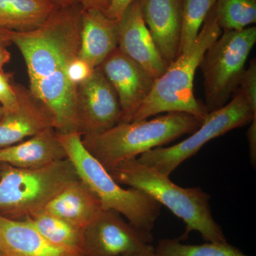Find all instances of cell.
<instances>
[{
  "instance_id": "6da1fadb",
  "label": "cell",
  "mask_w": 256,
  "mask_h": 256,
  "mask_svg": "<svg viewBox=\"0 0 256 256\" xmlns=\"http://www.w3.org/2000/svg\"><path fill=\"white\" fill-rule=\"evenodd\" d=\"M80 3L60 6L40 28L10 32V41L22 55L28 90L52 116L58 134L78 132L76 88L68 77L70 62L80 50Z\"/></svg>"
},
{
  "instance_id": "7a4b0ae2",
  "label": "cell",
  "mask_w": 256,
  "mask_h": 256,
  "mask_svg": "<svg viewBox=\"0 0 256 256\" xmlns=\"http://www.w3.org/2000/svg\"><path fill=\"white\" fill-rule=\"evenodd\" d=\"M109 173L119 184L144 192L181 218L185 232L180 240L188 238L190 232H197L205 242H228L222 227L214 220L210 196L202 188L178 186L170 176L142 164L137 158L120 163Z\"/></svg>"
},
{
  "instance_id": "3957f363",
  "label": "cell",
  "mask_w": 256,
  "mask_h": 256,
  "mask_svg": "<svg viewBox=\"0 0 256 256\" xmlns=\"http://www.w3.org/2000/svg\"><path fill=\"white\" fill-rule=\"evenodd\" d=\"M222 34L214 4L195 41L168 65L162 75L154 80L150 94L130 122L170 112H186L203 121L208 111L205 104L195 98L194 79L205 52Z\"/></svg>"
},
{
  "instance_id": "277c9868",
  "label": "cell",
  "mask_w": 256,
  "mask_h": 256,
  "mask_svg": "<svg viewBox=\"0 0 256 256\" xmlns=\"http://www.w3.org/2000/svg\"><path fill=\"white\" fill-rule=\"evenodd\" d=\"M202 124L191 114L170 112L154 119L118 124L100 134L82 136V141L109 172L122 162L192 134Z\"/></svg>"
},
{
  "instance_id": "5b68a950",
  "label": "cell",
  "mask_w": 256,
  "mask_h": 256,
  "mask_svg": "<svg viewBox=\"0 0 256 256\" xmlns=\"http://www.w3.org/2000/svg\"><path fill=\"white\" fill-rule=\"evenodd\" d=\"M58 137L79 178L97 196L102 210H116L138 228L152 232L162 205L140 190L122 188L86 148L80 132Z\"/></svg>"
},
{
  "instance_id": "8992f818",
  "label": "cell",
  "mask_w": 256,
  "mask_h": 256,
  "mask_svg": "<svg viewBox=\"0 0 256 256\" xmlns=\"http://www.w3.org/2000/svg\"><path fill=\"white\" fill-rule=\"evenodd\" d=\"M4 165L0 174V215L14 220L41 212L57 194L79 180L68 158L36 169Z\"/></svg>"
},
{
  "instance_id": "52a82bcc",
  "label": "cell",
  "mask_w": 256,
  "mask_h": 256,
  "mask_svg": "<svg viewBox=\"0 0 256 256\" xmlns=\"http://www.w3.org/2000/svg\"><path fill=\"white\" fill-rule=\"evenodd\" d=\"M256 43V26L225 31L205 52L198 68L203 74L208 112L226 105L236 92Z\"/></svg>"
},
{
  "instance_id": "ba28073f",
  "label": "cell",
  "mask_w": 256,
  "mask_h": 256,
  "mask_svg": "<svg viewBox=\"0 0 256 256\" xmlns=\"http://www.w3.org/2000/svg\"><path fill=\"white\" fill-rule=\"evenodd\" d=\"M254 118L256 114L245 98L236 92L226 105L208 112L200 128L184 140L169 148L158 146L143 153L137 159L142 164L170 176L184 162L195 156L212 140L250 124Z\"/></svg>"
},
{
  "instance_id": "9c48e42d",
  "label": "cell",
  "mask_w": 256,
  "mask_h": 256,
  "mask_svg": "<svg viewBox=\"0 0 256 256\" xmlns=\"http://www.w3.org/2000/svg\"><path fill=\"white\" fill-rule=\"evenodd\" d=\"M84 239L85 256H124L152 248L154 238L118 212L102 210L84 228Z\"/></svg>"
},
{
  "instance_id": "30bf717a",
  "label": "cell",
  "mask_w": 256,
  "mask_h": 256,
  "mask_svg": "<svg viewBox=\"0 0 256 256\" xmlns=\"http://www.w3.org/2000/svg\"><path fill=\"white\" fill-rule=\"evenodd\" d=\"M76 108L82 136L100 134L120 122L118 97L98 67L77 86Z\"/></svg>"
},
{
  "instance_id": "8fae6325",
  "label": "cell",
  "mask_w": 256,
  "mask_h": 256,
  "mask_svg": "<svg viewBox=\"0 0 256 256\" xmlns=\"http://www.w3.org/2000/svg\"><path fill=\"white\" fill-rule=\"evenodd\" d=\"M98 68L117 94L122 117L130 122L150 94L154 80L118 48L108 56Z\"/></svg>"
},
{
  "instance_id": "7c38bea8",
  "label": "cell",
  "mask_w": 256,
  "mask_h": 256,
  "mask_svg": "<svg viewBox=\"0 0 256 256\" xmlns=\"http://www.w3.org/2000/svg\"><path fill=\"white\" fill-rule=\"evenodd\" d=\"M118 48L154 80L168 68L143 20L138 0L128 6L118 20Z\"/></svg>"
},
{
  "instance_id": "4fadbf2b",
  "label": "cell",
  "mask_w": 256,
  "mask_h": 256,
  "mask_svg": "<svg viewBox=\"0 0 256 256\" xmlns=\"http://www.w3.org/2000/svg\"><path fill=\"white\" fill-rule=\"evenodd\" d=\"M18 104L4 111L0 118V149L14 146L48 129L54 128L53 118L28 88L14 84ZM55 129V128H54Z\"/></svg>"
},
{
  "instance_id": "5bb4252c",
  "label": "cell",
  "mask_w": 256,
  "mask_h": 256,
  "mask_svg": "<svg viewBox=\"0 0 256 256\" xmlns=\"http://www.w3.org/2000/svg\"><path fill=\"white\" fill-rule=\"evenodd\" d=\"M143 20L168 65L180 55L182 0H138Z\"/></svg>"
},
{
  "instance_id": "9a60e30c",
  "label": "cell",
  "mask_w": 256,
  "mask_h": 256,
  "mask_svg": "<svg viewBox=\"0 0 256 256\" xmlns=\"http://www.w3.org/2000/svg\"><path fill=\"white\" fill-rule=\"evenodd\" d=\"M68 158L54 128H48L22 142L0 149V164L22 169L44 168Z\"/></svg>"
},
{
  "instance_id": "2e32d148",
  "label": "cell",
  "mask_w": 256,
  "mask_h": 256,
  "mask_svg": "<svg viewBox=\"0 0 256 256\" xmlns=\"http://www.w3.org/2000/svg\"><path fill=\"white\" fill-rule=\"evenodd\" d=\"M118 46V21L97 10H82L78 56L97 68Z\"/></svg>"
},
{
  "instance_id": "e0dca14e",
  "label": "cell",
  "mask_w": 256,
  "mask_h": 256,
  "mask_svg": "<svg viewBox=\"0 0 256 256\" xmlns=\"http://www.w3.org/2000/svg\"><path fill=\"white\" fill-rule=\"evenodd\" d=\"M0 252L4 256H84L52 244L25 220L2 215Z\"/></svg>"
},
{
  "instance_id": "ac0fdd59",
  "label": "cell",
  "mask_w": 256,
  "mask_h": 256,
  "mask_svg": "<svg viewBox=\"0 0 256 256\" xmlns=\"http://www.w3.org/2000/svg\"><path fill=\"white\" fill-rule=\"evenodd\" d=\"M102 210L98 198L79 178L57 194L42 212L84 229Z\"/></svg>"
},
{
  "instance_id": "d6986e66",
  "label": "cell",
  "mask_w": 256,
  "mask_h": 256,
  "mask_svg": "<svg viewBox=\"0 0 256 256\" xmlns=\"http://www.w3.org/2000/svg\"><path fill=\"white\" fill-rule=\"evenodd\" d=\"M60 6L52 0H0V28L32 31L42 26Z\"/></svg>"
},
{
  "instance_id": "ffe728a7",
  "label": "cell",
  "mask_w": 256,
  "mask_h": 256,
  "mask_svg": "<svg viewBox=\"0 0 256 256\" xmlns=\"http://www.w3.org/2000/svg\"><path fill=\"white\" fill-rule=\"evenodd\" d=\"M50 242L84 256V230L62 218L41 212L22 220Z\"/></svg>"
},
{
  "instance_id": "44dd1931",
  "label": "cell",
  "mask_w": 256,
  "mask_h": 256,
  "mask_svg": "<svg viewBox=\"0 0 256 256\" xmlns=\"http://www.w3.org/2000/svg\"><path fill=\"white\" fill-rule=\"evenodd\" d=\"M154 256H250L228 242H206L200 245L182 244L180 238L161 239Z\"/></svg>"
},
{
  "instance_id": "7402d4cb",
  "label": "cell",
  "mask_w": 256,
  "mask_h": 256,
  "mask_svg": "<svg viewBox=\"0 0 256 256\" xmlns=\"http://www.w3.org/2000/svg\"><path fill=\"white\" fill-rule=\"evenodd\" d=\"M216 16L225 31H239L256 22V0H216Z\"/></svg>"
},
{
  "instance_id": "603a6c76",
  "label": "cell",
  "mask_w": 256,
  "mask_h": 256,
  "mask_svg": "<svg viewBox=\"0 0 256 256\" xmlns=\"http://www.w3.org/2000/svg\"><path fill=\"white\" fill-rule=\"evenodd\" d=\"M216 0H182V28L180 54L196 40L207 14Z\"/></svg>"
},
{
  "instance_id": "cb8c5ba5",
  "label": "cell",
  "mask_w": 256,
  "mask_h": 256,
  "mask_svg": "<svg viewBox=\"0 0 256 256\" xmlns=\"http://www.w3.org/2000/svg\"><path fill=\"white\" fill-rule=\"evenodd\" d=\"M237 92L246 100L252 111L256 114V60H250L240 78Z\"/></svg>"
},
{
  "instance_id": "d4e9b609",
  "label": "cell",
  "mask_w": 256,
  "mask_h": 256,
  "mask_svg": "<svg viewBox=\"0 0 256 256\" xmlns=\"http://www.w3.org/2000/svg\"><path fill=\"white\" fill-rule=\"evenodd\" d=\"M12 76L0 72V106L5 111L14 109L18 104V96L11 82Z\"/></svg>"
},
{
  "instance_id": "484cf974",
  "label": "cell",
  "mask_w": 256,
  "mask_h": 256,
  "mask_svg": "<svg viewBox=\"0 0 256 256\" xmlns=\"http://www.w3.org/2000/svg\"><path fill=\"white\" fill-rule=\"evenodd\" d=\"M86 60L76 56L70 62L68 68V77L70 82L76 87L86 82L94 70Z\"/></svg>"
},
{
  "instance_id": "4316f807",
  "label": "cell",
  "mask_w": 256,
  "mask_h": 256,
  "mask_svg": "<svg viewBox=\"0 0 256 256\" xmlns=\"http://www.w3.org/2000/svg\"><path fill=\"white\" fill-rule=\"evenodd\" d=\"M134 0H112L109 8L104 14L111 20L118 21L124 11Z\"/></svg>"
},
{
  "instance_id": "83f0119b",
  "label": "cell",
  "mask_w": 256,
  "mask_h": 256,
  "mask_svg": "<svg viewBox=\"0 0 256 256\" xmlns=\"http://www.w3.org/2000/svg\"><path fill=\"white\" fill-rule=\"evenodd\" d=\"M247 131V140L248 143L249 156L252 166L256 165V118L252 119Z\"/></svg>"
},
{
  "instance_id": "f1b7e54d",
  "label": "cell",
  "mask_w": 256,
  "mask_h": 256,
  "mask_svg": "<svg viewBox=\"0 0 256 256\" xmlns=\"http://www.w3.org/2000/svg\"><path fill=\"white\" fill-rule=\"evenodd\" d=\"M112 0H80L82 10H97L105 12Z\"/></svg>"
},
{
  "instance_id": "f546056e",
  "label": "cell",
  "mask_w": 256,
  "mask_h": 256,
  "mask_svg": "<svg viewBox=\"0 0 256 256\" xmlns=\"http://www.w3.org/2000/svg\"><path fill=\"white\" fill-rule=\"evenodd\" d=\"M8 45L0 42V72H3V67L9 63L11 58V54L8 50Z\"/></svg>"
},
{
  "instance_id": "4dcf8cb0",
  "label": "cell",
  "mask_w": 256,
  "mask_h": 256,
  "mask_svg": "<svg viewBox=\"0 0 256 256\" xmlns=\"http://www.w3.org/2000/svg\"><path fill=\"white\" fill-rule=\"evenodd\" d=\"M10 32L11 31L0 28V42L5 44L8 45V46L11 44V41H10Z\"/></svg>"
},
{
  "instance_id": "1f68e13d",
  "label": "cell",
  "mask_w": 256,
  "mask_h": 256,
  "mask_svg": "<svg viewBox=\"0 0 256 256\" xmlns=\"http://www.w3.org/2000/svg\"><path fill=\"white\" fill-rule=\"evenodd\" d=\"M124 256H154V246L148 249V250H143V252Z\"/></svg>"
},
{
  "instance_id": "d6a6232c",
  "label": "cell",
  "mask_w": 256,
  "mask_h": 256,
  "mask_svg": "<svg viewBox=\"0 0 256 256\" xmlns=\"http://www.w3.org/2000/svg\"><path fill=\"white\" fill-rule=\"evenodd\" d=\"M55 2L60 6H67V5H72L80 3V0H52Z\"/></svg>"
},
{
  "instance_id": "836d02e7",
  "label": "cell",
  "mask_w": 256,
  "mask_h": 256,
  "mask_svg": "<svg viewBox=\"0 0 256 256\" xmlns=\"http://www.w3.org/2000/svg\"><path fill=\"white\" fill-rule=\"evenodd\" d=\"M4 108H2L0 106V118H1L2 117L3 114H4Z\"/></svg>"
},
{
  "instance_id": "e575fe53",
  "label": "cell",
  "mask_w": 256,
  "mask_h": 256,
  "mask_svg": "<svg viewBox=\"0 0 256 256\" xmlns=\"http://www.w3.org/2000/svg\"><path fill=\"white\" fill-rule=\"evenodd\" d=\"M0 256H4V255H3L2 252H0Z\"/></svg>"
}]
</instances>
